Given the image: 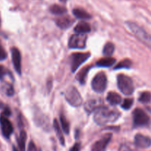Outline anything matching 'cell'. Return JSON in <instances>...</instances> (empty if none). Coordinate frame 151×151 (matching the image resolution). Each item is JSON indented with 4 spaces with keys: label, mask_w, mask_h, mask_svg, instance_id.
I'll return each instance as SVG.
<instances>
[{
    "label": "cell",
    "mask_w": 151,
    "mask_h": 151,
    "mask_svg": "<svg viewBox=\"0 0 151 151\" xmlns=\"http://www.w3.org/2000/svg\"><path fill=\"white\" fill-rule=\"evenodd\" d=\"M119 116L120 113L116 109H111L106 106H100L94 111V120L97 125H104L116 121Z\"/></svg>",
    "instance_id": "1"
},
{
    "label": "cell",
    "mask_w": 151,
    "mask_h": 151,
    "mask_svg": "<svg viewBox=\"0 0 151 151\" xmlns=\"http://www.w3.org/2000/svg\"><path fill=\"white\" fill-rule=\"evenodd\" d=\"M126 24L130 30L135 35L138 39H139V41L151 49V35L150 34L147 33L142 27H139L134 22H127Z\"/></svg>",
    "instance_id": "2"
},
{
    "label": "cell",
    "mask_w": 151,
    "mask_h": 151,
    "mask_svg": "<svg viewBox=\"0 0 151 151\" xmlns=\"http://www.w3.org/2000/svg\"><path fill=\"white\" fill-rule=\"evenodd\" d=\"M117 86L119 91L125 95H131L134 91V86L132 79L123 74L118 75Z\"/></svg>",
    "instance_id": "3"
},
{
    "label": "cell",
    "mask_w": 151,
    "mask_h": 151,
    "mask_svg": "<svg viewBox=\"0 0 151 151\" xmlns=\"http://www.w3.org/2000/svg\"><path fill=\"white\" fill-rule=\"evenodd\" d=\"M65 98L71 106L75 107H79L83 103V99L80 92L74 86H69L66 89L65 92Z\"/></svg>",
    "instance_id": "4"
},
{
    "label": "cell",
    "mask_w": 151,
    "mask_h": 151,
    "mask_svg": "<svg viewBox=\"0 0 151 151\" xmlns=\"http://www.w3.org/2000/svg\"><path fill=\"white\" fill-rule=\"evenodd\" d=\"M107 76L104 72L97 74L91 81V87L94 91L97 93H103L107 86Z\"/></svg>",
    "instance_id": "5"
},
{
    "label": "cell",
    "mask_w": 151,
    "mask_h": 151,
    "mask_svg": "<svg viewBox=\"0 0 151 151\" xmlns=\"http://www.w3.org/2000/svg\"><path fill=\"white\" fill-rule=\"evenodd\" d=\"M134 127L147 126L150 123V117L141 109H137L133 113Z\"/></svg>",
    "instance_id": "6"
},
{
    "label": "cell",
    "mask_w": 151,
    "mask_h": 151,
    "mask_svg": "<svg viewBox=\"0 0 151 151\" xmlns=\"http://www.w3.org/2000/svg\"><path fill=\"white\" fill-rule=\"evenodd\" d=\"M87 35L85 33L74 34L69 40V47L72 49H84L86 45Z\"/></svg>",
    "instance_id": "7"
},
{
    "label": "cell",
    "mask_w": 151,
    "mask_h": 151,
    "mask_svg": "<svg viewBox=\"0 0 151 151\" xmlns=\"http://www.w3.org/2000/svg\"><path fill=\"white\" fill-rule=\"evenodd\" d=\"M90 56H91V54L89 52L73 53L70 57L71 69H72V72H75L82 63H83L89 58Z\"/></svg>",
    "instance_id": "8"
},
{
    "label": "cell",
    "mask_w": 151,
    "mask_h": 151,
    "mask_svg": "<svg viewBox=\"0 0 151 151\" xmlns=\"http://www.w3.org/2000/svg\"><path fill=\"white\" fill-rule=\"evenodd\" d=\"M0 125H1V130L3 136L5 138L8 139L13 134V127L10 121L7 118V116L1 115V116H0Z\"/></svg>",
    "instance_id": "9"
},
{
    "label": "cell",
    "mask_w": 151,
    "mask_h": 151,
    "mask_svg": "<svg viewBox=\"0 0 151 151\" xmlns=\"http://www.w3.org/2000/svg\"><path fill=\"white\" fill-rule=\"evenodd\" d=\"M111 137L112 135L111 134H107L103 136L100 140L93 145L91 151H106L108 145L111 140Z\"/></svg>",
    "instance_id": "10"
},
{
    "label": "cell",
    "mask_w": 151,
    "mask_h": 151,
    "mask_svg": "<svg viewBox=\"0 0 151 151\" xmlns=\"http://www.w3.org/2000/svg\"><path fill=\"white\" fill-rule=\"evenodd\" d=\"M12 60H13V66L15 70L19 73V75L22 74V58L19 50L16 47L11 49Z\"/></svg>",
    "instance_id": "11"
},
{
    "label": "cell",
    "mask_w": 151,
    "mask_h": 151,
    "mask_svg": "<svg viewBox=\"0 0 151 151\" xmlns=\"http://www.w3.org/2000/svg\"><path fill=\"white\" fill-rule=\"evenodd\" d=\"M134 143L137 147L142 149L148 148L151 146V139L148 137L138 134L135 136L134 138Z\"/></svg>",
    "instance_id": "12"
},
{
    "label": "cell",
    "mask_w": 151,
    "mask_h": 151,
    "mask_svg": "<svg viewBox=\"0 0 151 151\" xmlns=\"http://www.w3.org/2000/svg\"><path fill=\"white\" fill-rule=\"evenodd\" d=\"M74 21L71 18L67 16H61V17L58 18L55 20V23L58 27H59L61 29H67L69 27L72 26Z\"/></svg>",
    "instance_id": "13"
},
{
    "label": "cell",
    "mask_w": 151,
    "mask_h": 151,
    "mask_svg": "<svg viewBox=\"0 0 151 151\" xmlns=\"http://www.w3.org/2000/svg\"><path fill=\"white\" fill-rule=\"evenodd\" d=\"M107 101L110 103L111 105H118L122 102V97L117 93L114 91H110L107 95Z\"/></svg>",
    "instance_id": "14"
},
{
    "label": "cell",
    "mask_w": 151,
    "mask_h": 151,
    "mask_svg": "<svg viewBox=\"0 0 151 151\" xmlns=\"http://www.w3.org/2000/svg\"><path fill=\"white\" fill-rule=\"evenodd\" d=\"M74 30H75V32H78V33L86 34L88 33V32H89L91 31V27H90V25L87 22H81L75 26Z\"/></svg>",
    "instance_id": "15"
},
{
    "label": "cell",
    "mask_w": 151,
    "mask_h": 151,
    "mask_svg": "<svg viewBox=\"0 0 151 151\" xmlns=\"http://www.w3.org/2000/svg\"><path fill=\"white\" fill-rule=\"evenodd\" d=\"M115 62H116V60L113 58H103L97 62V66H101V67H109L114 64Z\"/></svg>",
    "instance_id": "16"
},
{
    "label": "cell",
    "mask_w": 151,
    "mask_h": 151,
    "mask_svg": "<svg viewBox=\"0 0 151 151\" xmlns=\"http://www.w3.org/2000/svg\"><path fill=\"white\" fill-rule=\"evenodd\" d=\"M53 126H54L55 131L56 135H57L58 138L60 143L61 144V145L64 146L65 145V139L63 137V132H62L61 129L60 128V125H59L57 119H55L54 122H53Z\"/></svg>",
    "instance_id": "17"
},
{
    "label": "cell",
    "mask_w": 151,
    "mask_h": 151,
    "mask_svg": "<svg viewBox=\"0 0 151 151\" xmlns=\"http://www.w3.org/2000/svg\"><path fill=\"white\" fill-rule=\"evenodd\" d=\"M74 16H76L78 19H91V15L87 13L86 10L81 8H75L73 10Z\"/></svg>",
    "instance_id": "18"
},
{
    "label": "cell",
    "mask_w": 151,
    "mask_h": 151,
    "mask_svg": "<svg viewBox=\"0 0 151 151\" xmlns=\"http://www.w3.org/2000/svg\"><path fill=\"white\" fill-rule=\"evenodd\" d=\"M90 68L91 66H85L84 68H83L81 71L79 72V73L77 75V80L81 83V84H84L85 83V81H86V77L87 74H88V71H89Z\"/></svg>",
    "instance_id": "19"
},
{
    "label": "cell",
    "mask_w": 151,
    "mask_h": 151,
    "mask_svg": "<svg viewBox=\"0 0 151 151\" xmlns=\"http://www.w3.org/2000/svg\"><path fill=\"white\" fill-rule=\"evenodd\" d=\"M27 140V134L24 131H22L18 138V145L21 151H25V143Z\"/></svg>",
    "instance_id": "20"
},
{
    "label": "cell",
    "mask_w": 151,
    "mask_h": 151,
    "mask_svg": "<svg viewBox=\"0 0 151 151\" xmlns=\"http://www.w3.org/2000/svg\"><path fill=\"white\" fill-rule=\"evenodd\" d=\"M50 10L52 13H53L55 15H58V16L63 15L66 13V9L65 7L60 5H58V4H54V5L51 6L50 8Z\"/></svg>",
    "instance_id": "21"
},
{
    "label": "cell",
    "mask_w": 151,
    "mask_h": 151,
    "mask_svg": "<svg viewBox=\"0 0 151 151\" xmlns=\"http://www.w3.org/2000/svg\"><path fill=\"white\" fill-rule=\"evenodd\" d=\"M114 50H115V47L114 45V44H112V43L111 42H109L107 43V44H105L104 48H103V52L106 56L110 57V56L114 53Z\"/></svg>",
    "instance_id": "22"
},
{
    "label": "cell",
    "mask_w": 151,
    "mask_h": 151,
    "mask_svg": "<svg viewBox=\"0 0 151 151\" xmlns=\"http://www.w3.org/2000/svg\"><path fill=\"white\" fill-rule=\"evenodd\" d=\"M60 124H61V127H62V130H63V131L66 134H69V123L67 121V119H66V116H65L63 114H60Z\"/></svg>",
    "instance_id": "23"
},
{
    "label": "cell",
    "mask_w": 151,
    "mask_h": 151,
    "mask_svg": "<svg viewBox=\"0 0 151 151\" xmlns=\"http://www.w3.org/2000/svg\"><path fill=\"white\" fill-rule=\"evenodd\" d=\"M132 66V62L129 59H125L119 62L117 65L114 67V69H130Z\"/></svg>",
    "instance_id": "24"
},
{
    "label": "cell",
    "mask_w": 151,
    "mask_h": 151,
    "mask_svg": "<svg viewBox=\"0 0 151 151\" xmlns=\"http://www.w3.org/2000/svg\"><path fill=\"white\" fill-rule=\"evenodd\" d=\"M100 106V104L96 100H91V101L86 103L85 106V109L86 111L91 112L93 111H95Z\"/></svg>",
    "instance_id": "25"
},
{
    "label": "cell",
    "mask_w": 151,
    "mask_h": 151,
    "mask_svg": "<svg viewBox=\"0 0 151 151\" xmlns=\"http://www.w3.org/2000/svg\"><path fill=\"white\" fill-rule=\"evenodd\" d=\"M150 93L148 92V91H145V92L142 93L139 98V102H141L142 103H147L150 101Z\"/></svg>",
    "instance_id": "26"
},
{
    "label": "cell",
    "mask_w": 151,
    "mask_h": 151,
    "mask_svg": "<svg viewBox=\"0 0 151 151\" xmlns=\"http://www.w3.org/2000/svg\"><path fill=\"white\" fill-rule=\"evenodd\" d=\"M133 103H134V100L133 99L127 98L125 99L123 101L122 104V109H125V110H128V109H131L133 106Z\"/></svg>",
    "instance_id": "27"
},
{
    "label": "cell",
    "mask_w": 151,
    "mask_h": 151,
    "mask_svg": "<svg viewBox=\"0 0 151 151\" xmlns=\"http://www.w3.org/2000/svg\"><path fill=\"white\" fill-rule=\"evenodd\" d=\"M7 54L4 49L1 46H0V60H4L7 58Z\"/></svg>",
    "instance_id": "28"
},
{
    "label": "cell",
    "mask_w": 151,
    "mask_h": 151,
    "mask_svg": "<svg viewBox=\"0 0 151 151\" xmlns=\"http://www.w3.org/2000/svg\"><path fill=\"white\" fill-rule=\"evenodd\" d=\"M7 71L3 66L0 65V80H2L3 78L7 75Z\"/></svg>",
    "instance_id": "29"
},
{
    "label": "cell",
    "mask_w": 151,
    "mask_h": 151,
    "mask_svg": "<svg viewBox=\"0 0 151 151\" xmlns=\"http://www.w3.org/2000/svg\"><path fill=\"white\" fill-rule=\"evenodd\" d=\"M28 151H38L36 146H35V145L32 142H29V147H28Z\"/></svg>",
    "instance_id": "30"
},
{
    "label": "cell",
    "mask_w": 151,
    "mask_h": 151,
    "mask_svg": "<svg viewBox=\"0 0 151 151\" xmlns=\"http://www.w3.org/2000/svg\"><path fill=\"white\" fill-rule=\"evenodd\" d=\"M13 93H14V90H13V87L10 86L8 88V89L7 90V94L9 96H11V95H13Z\"/></svg>",
    "instance_id": "31"
},
{
    "label": "cell",
    "mask_w": 151,
    "mask_h": 151,
    "mask_svg": "<svg viewBox=\"0 0 151 151\" xmlns=\"http://www.w3.org/2000/svg\"><path fill=\"white\" fill-rule=\"evenodd\" d=\"M70 151H80V145L79 144H75V145L72 147Z\"/></svg>",
    "instance_id": "32"
},
{
    "label": "cell",
    "mask_w": 151,
    "mask_h": 151,
    "mask_svg": "<svg viewBox=\"0 0 151 151\" xmlns=\"http://www.w3.org/2000/svg\"><path fill=\"white\" fill-rule=\"evenodd\" d=\"M13 151H19L17 150V149L16 148V147H14V146H13Z\"/></svg>",
    "instance_id": "33"
},
{
    "label": "cell",
    "mask_w": 151,
    "mask_h": 151,
    "mask_svg": "<svg viewBox=\"0 0 151 151\" xmlns=\"http://www.w3.org/2000/svg\"><path fill=\"white\" fill-rule=\"evenodd\" d=\"M60 1H62V2H66V1H67V0H60Z\"/></svg>",
    "instance_id": "34"
},
{
    "label": "cell",
    "mask_w": 151,
    "mask_h": 151,
    "mask_svg": "<svg viewBox=\"0 0 151 151\" xmlns=\"http://www.w3.org/2000/svg\"><path fill=\"white\" fill-rule=\"evenodd\" d=\"M0 25H1V19H0Z\"/></svg>",
    "instance_id": "35"
}]
</instances>
